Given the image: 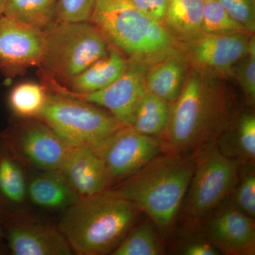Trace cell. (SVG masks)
<instances>
[{
    "mask_svg": "<svg viewBox=\"0 0 255 255\" xmlns=\"http://www.w3.org/2000/svg\"><path fill=\"white\" fill-rule=\"evenodd\" d=\"M171 106L168 123L159 139L164 152L196 157L216 143L228 122L224 91L207 72L194 69Z\"/></svg>",
    "mask_w": 255,
    "mask_h": 255,
    "instance_id": "6da1fadb",
    "label": "cell"
},
{
    "mask_svg": "<svg viewBox=\"0 0 255 255\" xmlns=\"http://www.w3.org/2000/svg\"><path fill=\"white\" fill-rule=\"evenodd\" d=\"M196 157L159 152L143 167L107 190L131 201L155 227L167 231L182 207Z\"/></svg>",
    "mask_w": 255,
    "mask_h": 255,
    "instance_id": "7a4b0ae2",
    "label": "cell"
},
{
    "mask_svg": "<svg viewBox=\"0 0 255 255\" xmlns=\"http://www.w3.org/2000/svg\"><path fill=\"white\" fill-rule=\"evenodd\" d=\"M140 210L110 191L80 198L65 209L59 229L80 255L111 254L133 227Z\"/></svg>",
    "mask_w": 255,
    "mask_h": 255,
    "instance_id": "3957f363",
    "label": "cell"
},
{
    "mask_svg": "<svg viewBox=\"0 0 255 255\" xmlns=\"http://www.w3.org/2000/svg\"><path fill=\"white\" fill-rule=\"evenodd\" d=\"M90 21L128 60L151 66L177 49L167 28L127 0H96Z\"/></svg>",
    "mask_w": 255,
    "mask_h": 255,
    "instance_id": "277c9868",
    "label": "cell"
},
{
    "mask_svg": "<svg viewBox=\"0 0 255 255\" xmlns=\"http://www.w3.org/2000/svg\"><path fill=\"white\" fill-rule=\"evenodd\" d=\"M42 71L68 85L109 53L110 44L90 21H55L46 31Z\"/></svg>",
    "mask_w": 255,
    "mask_h": 255,
    "instance_id": "5b68a950",
    "label": "cell"
},
{
    "mask_svg": "<svg viewBox=\"0 0 255 255\" xmlns=\"http://www.w3.org/2000/svg\"><path fill=\"white\" fill-rule=\"evenodd\" d=\"M71 146L95 149L127 125L89 102L70 96L48 93L38 118Z\"/></svg>",
    "mask_w": 255,
    "mask_h": 255,
    "instance_id": "8992f818",
    "label": "cell"
},
{
    "mask_svg": "<svg viewBox=\"0 0 255 255\" xmlns=\"http://www.w3.org/2000/svg\"><path fill=\"white\" fill-rule=\"evenodd\" d=\"M241 161L223 155L216 143L196 157L195 169L183 203V219L196 225L212 214L236 187Z\"/></svg>",
    "mask_w": 255,
    "mask_h": 255,
    "instance_id": "52a82bcc",
    "label": "cell"
},
{
    "mask_svg": "<svg viewBox=\"0 0 255 255\" xmlns=\"http://www.w3.org/2000/svg\"><path fill=\"white\" fill-rule=\"evenodd\" d=\"M150 67L127 59L125 71L118 80L105 89L90 93L70 91L49 76H45L43 80L55 93L70 96L107 109L119 122L130 127L137 105L147 91L146 75Z\"/></svg>",
    "mask_w": 255,
    "mask_h": 255,
    "instance_id": "ba28073f",
    "label": "cell"
},
{
    "mask_svg": "<svg viewBox=\"0 0 255 255\" xmlns=\"http://www.w3.org/2000/svg\"><path fill=\"white\" fill-rule=\"evenodd\" d=\"M0 139L21 162L41 171H59L72 147L38 119H27Z\"/></svg>",
    "mask_w": 255,
    "mask_h": 255,
    "instance_id": "9c48e42d",
    "label": "cell"
},
{
    "mask_svg": "<svg viewBox=\"0 0 255 255\" xmlns=\"http://www.w3.org/2000/svg\"><path fill=\"white\" fill-rule=\"evenodd\" d=\"M94 150L103 160L110 186H113L123 182L158 155L162 143L159 137L144 135L127 126Z\"/></svg>",
    "mask_w": 255,
    "mask_h": 255,
    "instance_id": "30bf717a",
    "label": "cell"
},
{
    "mask_svg": "<svg viewBox=\"0 0 255 255\" xmlns=\"http://www.w3.org/2000/svg\"><path fill=\"white\" fill-rule=\"evenodd\" d=\"M46 32L0 16V71L14 77L31 67L41 66Z\"/></svg>",
    "mask_w": 255,
    "mask_h": 255,
    "instance_id": "8fae6325",
    "label": "cell"
},
{
    "mask_svg": "<svg viewBox=\"0 0 255 255\" xmlns=\"http://www.w3.org/2000/svg\"><path fill=\"white\" fill-rule=\"evenodd\" d=\"M253 38L245 33L202 35L187 43L184 55L196 68L226 73L246 56Z\"/></svg>",
    "mask_w": 255,
    "mask_h": 255,
    "instance_id": "7c38bea8",
    "label": "cell"
},
{
    "mask_svg": "<svg viewBox=\"0 0 255 255\" xmlns=\"http://www.w3.org/2000/svg\"><path fill=\"white\" fill-rule=\"evenodd\" d=\"M209 216V219H205L204 233L208 241L220 253L230 255L255 254V219L233 205Z\"/></svg>",
    "mask_w": 255,
    "mask_h": 255,
    "instance_id": "4fadbf2b",
    "label": "cell"
},
{
    "mask_svg": "<svg viewBox=\"0 0 255 255\" xmlns=\"http://www.w3.org/2000/svg\"><path fill=\"white\" fill-rule=\"evenodd\" d=\"M59 172L80 198L97 195L111 187L103 160L87 146H72Z\"/></svg>",
    "mask_w": 255,
    "mask_h": 255,
    "instance_id": "5bb4252c",
    "label": "cell"
},
{
    "mask_svg": "<svg viewBox=\"0 0 255 255\" xmlns=\"http://www.w3.org/2000/svg\"><path fill=\"white\" fill-rule=\"evenodd\" d=\"M4 236L14 255H70L73 253L60 230L46 225L11 223L4 226Z\"/></svg>",
    "mask_w": 255,
    "mask_h": 255,
    "instance_id": "9a60e30c",
    "label": "cell"
},
{
    "mask_svg": "<svg viewBox=\"0 0 255 255\" xmlns=\"http://www.w3.org/2000/svg\"><path fill=\"white\" fill-rule=\"evenodd\" d=\"M187 62L184 53L177 49L151 65L146 75L147 91L174 103L185 83Z\"/></svg>",
    "mask_w": 255,
    "mask_h": 255,
    "instance_id": "2e32d148",
    "label": "cell"
},
{
    "mask_svg": "<svg viewBox=\"0 0 255 255\" xmlns=\"http://www.w3.org/2000/svg\"><path fill=\"white\" fill-rule=\"evenodd\" d=\"M27 196L48 210L66 209L80 199L59 171H41L27 181Z\"/></svg>",
    "mask_w": 255,
    "mask_h": 255,
    "instance_id": "e0dca14e",
    "label": "cell"
},
{
    "mask_svg": "<svg viewBox=\"0 0 255 255\" xmlns=\"http://www.w3.org/2000/svg\"><path fill=\"white\" fill-rule=\"evenodd\" d=\"M127 65V58L110 45L109 53L105 56L92 63L69 82L68 90L79 94L99 91L118 80Z\"/></svg>",
    "mask_w": 255,
    "mask_h": 255,
    "instance_id": "ac0fdd59",
    "label": "cell"
},
{
    "mask_svg": "<svg viewBox=\"0 0 255 255\" xmlns=\"http://www.w3.org/2000/svg\"><path fill=\"white\" fill-rule=\"evenodd\" d=\"M27 180L22 163L0 139V212L23 204Z\"/></svg>",
    "mask_w": 255,
    "mask_h": 255,
    "instance_id": "d6986e66",
    "label": "cell"
},
{
    "mask_svg": "<svg viewBox=\"0 0 255 255\" xmlns=\"http://www.w3.org/2000/svg\"><path fill=\"white\" fill-rule=\"evenodd\" d=\"M204 5L201 0H171L164 19L174 39L189 43L202 36Z\"/></svg>",
    "mask_w": 255,
    "mask_h": 255,
    "instance_id": "ffe728a7",
    "label": "cell"
},
{
    "mask_svg": "<svg viewBox=\"0 0 255 255\" xmlns=\"http://www.w3.org/2000/svg\"><path fill=\"white\" fill-rule=\"evenodd\" d=\"M216 145L228 157L238 159L242 163H255V117L244 114L238 120L236 128L226 134L221 133Z\"/></svg>",
    "mask_w": 255,
    "mask_h": 255,
    "instance_id": "44dd1931",
    "label": "cell"
},
{
    "mask_svg": "<svg viewBox=\"0 0 255 255\" xmlns=\"http://www.w3.org/2000/svg\"><path fill=\"white\" fill-rule=\"evenodd\" d=\"M58 0H8L4 16L46 31L56 21Z\"/></svg>",
    "mask_w": 255,
    "mask_h": 255,
    "instance_id": "7402d4cb",
    "label": "cell"
},
{
    "mask_svg": "<svg viewBox=\"0 0 255 255\" xmlns=\"http://www.w3.org/2000/svg\"><path fill=\"white\" fill-rule=\"evenodd\" d=\"M170 108L169 102L147 90L137 105L130 127L144 135L159 137L168 123Z\"/></svg>",
    "mask_w": 255,
    "mask_h": 255,
    "instance_id": "603a6c76",
    "label": "cell"
},
{
    "mask_svg": "<svg viewBox=\"0 0 255 255\" xmlns=\"http://www.w3.org/2000/svg\"><path fill=\"white\" fill-rule=\"evenodd\" d=\"M46 87L35 82L18 84L11 90L9 105L13 113L24 119H38L46 105Z\"/></svg>",
    "mask_w": 255,
    "mask_h": 255,
    "instance_id": "cb8c5ba5",
    "label": "cell"
},
{
    "mask_svg": "<svg viewBox=\"0 0 255 255\" xmlns=\"http://www.w3.org/2000/svg\"><path fill=\"white\" fill-rule=\"evenodd\" d=\"M164 253L155 225L146 221L129 231L111 255H159Z\"/></svg>",
    "mask_w": 255,
    "mask_h": 255,
    "instance_id": "d4e9b609",
    "label": "cell"
},
{
    "mask_svg": "<svg viewBox=\"0 0 255 255\" xmlns=\"http://www.w3.org/2000/svg\"><path fill=\"white\" fill-rule=\"evenodd\" d=\"M202 33L203 35L249 33L228 14L219 0H208L204 2Z\"/></svg>",
    "mask_w": 255,
    "mask_h": 255,
    "instance_id": "484cf974",
    "label": "cell"
},
{
    "mask_svg": "<svg viewBox=\"0 0 255 255\" xmlns=\"http://www.w3.org/2000/svg\"><path fill=\"white\" fill-rule=\"evenodd\" d=\"M233 206L247 216L255 217V172L254 163L242 164L239 177L233 189Z\"/></svg>",
    "mask_w": 255,
    "mask_h": 255,
    "instance_id": "4316f807",
    "label": "cell"
},
{
    "mask_svg": "<svg viewBox=\"0 0 255 255\" xmlns=\"http://www.w3.org/2000/svg\"><path fill=\"white\" fill-rule=\"evenodd\" d=\"M96 0H58L57 21H90Z\"/></svg>",
    "mask_w": 255,
    "mask_h": 255,
    "instance_id": "83f0119b",
    "label": "cell"
},
{
    "mask_svg": "<svg viewBox=\"0 0 255 255\" xmlns=\"http://www.w3.org/2000/svg\"><path fill=\"white\" fill-rule=\"evenodd\" d=\"M228 14L241 25L248 33H254L255 14L251 0H219Z\"/></svg>",
    "mask_w": 255,
    "mask_h": 255,
    "instance_id": "f1b7e54d",
    "label": "cell"
},
{
    "mask_svg": "<svg viewBox=\"0 0 255 255\" xmlns=\"http://www.w3.org/2000/svg\"><path fill=\"white\" fill-rule=\"evenodd\" d=\"M237 77L247 99L252 105L255 100V42L253 38L249 51L241 60Z\"/></svg>",
    "mask_w": 255,
    "mask_h": 255,
    "instance_id": "f546056e",
    "label": "cell"
},
{
    "mask_svg": "<svg viewBox=\"0 0 255 255\" xmlns=\"http://www.w3.org/2000/svg\"><path fill=\"white\" fill-rule=\"evenodd\" d=\"M127 1L144 14L161 23L165 17L171 0H127Z\"/></svg>",
    "mask_w": 255,
    "mask_h": 255,
    "instance_id": "4dcf8cb0",
    "label": "cell"
},
{
    "mask_svg": "<svg viewBox=\"0 0 255 255\" xmlns=\"http://www.w3.org/2000/svg\"><path fill=\"white\" fill-rule=\"evenodd\" d=\"M181 254L185 255H218L221 253L208 241L196 240L188 243L182 248Z\"/></svg>",
    "mask_w": 255,
    "mask_h": 255,
    "instance_id": "1f68e13d",
    "label": "cell"
},
{
    "mask_svg": "<svg viewBox=\"0 0 255 255\" xmlns=\"http://www.w3.org/2000/svg\"><path fill=\"white\" fill-rule=\"evenodd\" d=\"M4 236V226L3 223L2 214L0 212V239Z\"/></svg>",
    "mask_w": 255,
    "mask_h": 255,
    "instance_id": "d6a6232c",
    "label": "cell"
},
{
    "mask_svg": "<svg viewBox=\"0 0 255 255\" xmlns=\"http://www.w3.org/2000/svg\"><path fill=\"white\" fill-rule=\"evenodd\" d=\"M7 1L8 0H0V16L4 14L5 6H6Z\"/></svg>",
    "mask_w": 255,
    "mask_h": 255,
    "instance_id": "836d02e7",
    "label": "cell"
},
{
    "mask_svg": "<svg viewBox=\"0 0 255 255\" xmlns=\"http://www.w3.org/2000/svg\"><path fill=\"white\" fill-rule=\"evenodd\" d=\"M1 253H2V251H1V248H0V254H1Z\"/></svg>",
    "mask_w": 255,
    "mask_h": 255,
    "instance_id": "e575fe53",
    "label": "cell"
},
{
    "mask_svg": "<svg viewBox=\"0 0 255 255\" xmlns=\"http://www.w3.org/2000/svg\"><path fill=\"white\" fill-rule=\"evenodd\" d=\"M201 1H204V2H205V1H208V0H201Z\"/></svg>",
    "mask_w": 255,
    "mask_h": 255,
    "instance_id": "d590c367",
    "label": "cell"
}]
</instances>
